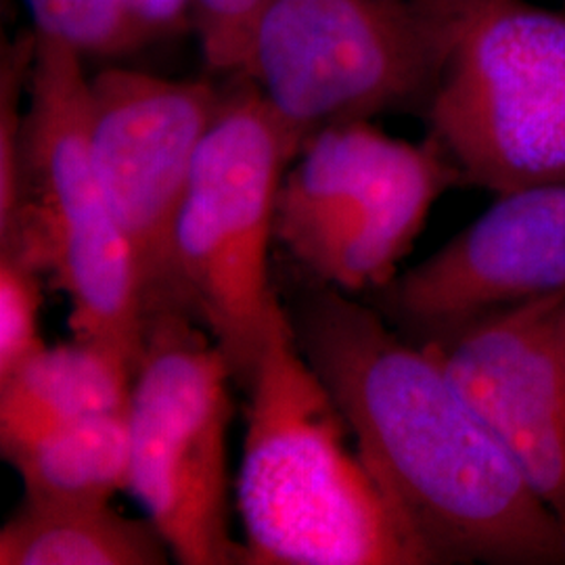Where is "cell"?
<instances>
[{
	"instance_id": "1",
	"label": "cell",
	"mask_w": 565,
	"mask_h": 565,
	"mask_svg": "<svg viewBox=\"0 0 565 565\" xmlns=\"http://www.w3.org/2000/svg\"><path fill=\"white\" fill-rule=\"evenodd\" d=\"M285 310L422 564H565L564 527L427 345L310 277Z\"/></svg>"
},
{
	"instance_id": "2",
	"label": "cell",
	"mask_w": 565,
	"mask_h": 565,
	"mask_svg": "<svg viewBox=\"0 0 565 565\" xmlns=\"http://www.w3.org/2000/svg\"><path fill=\"white\" fill-rule=\"evenodd\" d=\"M245 565H424L369 473L285 303L245 387Z\"/></svg>"
},
{
	"instance_id": "3",
	"label": "cell",
	"mask_w": 565,
	"mask_h": 565,
	"mask_svg": "<svg viewBox=\"0 0 565 565\" xmlns=\"http://www.w3.org/2000/svg\"><path fill=\"white\" fill-rule=\"evenodd\" d=\"M438 74L424 116L463 184L565 182V15L530 0H419Z\"/></svg>"
},
{
	"instance_id": "4",
	"label": "cell",
	"mask_w": 565,
	"mask_h": 565,
	"mask_svg": "<svg viewBox=\"0 0 565 565\" xmlns=\"http://www.w3.org/2000/svg\"><path fill=\"white\" fill-rule=\"evenodd\" d=\"M303 142L252 82L231 76L177 221L182 308L221 345L243 390L282 306L270 281V243L282 179Z\"/></svg>"
},
{
	"instance_id": "5",
	"label": "cell",
	"mask_w": 565,
	"mask_h": 565,
	"mask_svg": "<svg viewBox=\"0 0 565 565\" xmlns=\"http://www.w3.org/2000/svg\"><path fill=\"white\" fill-rule=\"evenodd\" d=\"M39 36L23 130V212L13 254L51 273L74 338L139 364L145 302L137 264L105 198L90 142L88 74L65 42Z\"/></svg>"
},
{
	"instance_id": "6",
	"label": "cell",
	"mask_w": 565,
	"mask_h": 565,
	"mask_svg": "<svg viewBox=\"0 0 565 565\" xmlns=\"http://www.w3.org/2000/svg\"><path fill=\"white\" fill-rule=\"evenodd\" d=\"M231 384V364L195 317L147 319L128 406V492L182 565H245L228 507Z\"/></svg>"
},
{
	"instance_id": "7",
	"label": "cell",
	"mask_w": 565,
	"mask_h": 565,
	"mask_svg": "<svg viewBox=\"0 0 565 565\" xmlns=\"http://www.w3.org/2000/svg\"><path fill=\"white\" fill-rule=\"evenodd\" d=\"M463 184L440 145L394 139L371 120L319 130L282 179L277 242L306 277L343 294L377 291L448 189Z\"/></svg>"
},
{
	"instance_id": "8",
	"label": "cell",
	"mask_w": 565,
	"mask_h": 565,
	"mask_svg": "<svg viewBox=\"0 0 565 565\" xmlns=\"http://www.w3.org/2000/svg\"><path fill=\"white\" fill-rule=\"evenodd\" d=\"M436 74L419 0H266L237 76L308 141L335 124L424 114Z\"/></svg>"
},
{
	"instance_id": "9",
	"label": "cell",
	"mask_w": 565,
	"mask_h": 565,
	"mask_svg": "<svg viewBox=\"0 0 565 565\" xmlns=\"http://www.w3.org/2000/svg\"><path fill=\"white\" fill-rule=\"evenodd\" d=\"M223 93L205 78L172 81L118 65L88 78L93 156L137 264L147 319L184 310L174 281V231Z\"/></svg>"
},
{
	"instance_id": "10",
	"label": "cell",
	"mask_w": 565,
	"mask_h": 565,
	"mask_svg": "<svg viewBox=\"0 0 565 565\" xmlns=\"http://www.w3.org/2000/svg\"><path fill=\"white\" fill-rule=\"evenodd\" d=\"M373 294L385 319L417 340L562 296L565 182L497 195L457 237Z\"/></svg>"
},
{
	"instance_id": "11",
	"label": "cell",
	"mask_w": 565,
	"mask_h": 565,
	"mask_svg": "<svg viewBox=\"0 0 565 565\" xmlns=\"http://www.w3.org/2000/svg\"><path fill=\"white\" fill-rule=\"evenodd\" d=\"M562 296L417 342L445 364L565 530V345L555 327Z\"/></svg>"
},
{
	"instance_id": "12",
	"label": "cell",
	"mask_w": 565,
	"mask_h": 565,
	"mask_svg": "<svg viewBox=\"0 0 565 565\" xmlns=\"http://www.w3.org/2000/svg\"><path fill=\"white\" fill-rule=\"evenodd\" d=\"M135 364L95 340L44 345L0 382V448L130 406Z\"/></svg>"
},
{
	"instance_id": "13",
	"label": "cell",
	"mask_w": 565,
	"mask_h": 565,
	"mask_svg": "<svg viewBox=\"0 0 565 565\" xmlns=\"http://www.w3.org/2000/svg\"><path fill=\"white\" fill-rule=\"evenodd\" d=\"M172 551L151 520L109 503L23 499L0 532L2 565H163Z\"/></svg>"
},
{
	"instance_id": "14",
	"label": "cell",
	"mask_w": 565,
	"mask_h": 565,
	"mask_svg": "<svg viewBox=\"0 0 565 565\" xmlns=\"http://www.w3.org/2000/svg\"><path fill=\"white\" fill-rule=\"evenodd\" d=\"M34 501L109 503L130 486L128 411L61 425L34 440L2 448Z\"/></svg>"
},
{
	"instance_id": "15",
	"label": "cell",
	"mask_w": 565,
	"mask_h": 565,
	"mask_svg": "<svg viewBox=\"0 0 565 565\" xmlns=\"http://www.w3.org/2000/svg\"><path fill=\"white\" fill-rule=\"evenodd\" d=\"M36 42L32 28L0 53V249L15 242L23 212V130Z\"/></svg>"
},
{
	"instance_id": "16",
	"label": "cell",
	"mask_w": 565,
	"mask_h": 565,
	"mask_svg": "<svg viewBox=\"0 0 565 565\" xmlns=\"http://www.w3.org/2000/svg\"><path fill=\"white\" fill-rule=\"evenodd\" d=\"M32 28L70 44L82 60H120L137 53L120 0H21Z\"/></svg>"
},
{
	"instance_id": "17",
	"label": "cell",
	"mask_w": 565,
	"mask_h": 565,
	"mask_svg": "<svg viewBox=\"0 0 565 565\" xmlns=\"http://www.w3.org/2000/svg\"><path fill=\"white\" fill-rule=\"evenodd\" d=\"M41 306V270L0 254V382L46 345L39 329Z\"/></svg>"
},
{
	"instance_id": "18",
	"label": "cell",
	"mask_w": 565,
	"mask_h": 565,
	"mask_svg": "<svg viewBox=\"0 0 565 565\" xmlns=\"http://www.w3.org/2000/svg\"><path fill=\"white\" fill-rule=\"evenodd\" d=\"M264 2L266 0H198L195 36L210 72L226 78L239 74L252 28Z\"/></svg>"
},
{
	"instance_id": "19",
	"label": "cell",
	"mask_w": 565,
	"mask_h": 565,
	"mask_svg": "<svg viewBox=\"0 0 565 565\" xmlns=\"http://www.w3.org/2000/svg\"><path fill=\"white\" fill-rule=\"evenodd\" d=\"M121 11L139 51L156 42L195 34L198 0H120Z\"/></svg>"
},
{
	"instance_id": "20",
	"label": "cell",
	"mask_w": 565,
	"mask_h": 565,
	"mask_svg": "<svg viewBox=\"0 0 565 565\" xmlns=\"http://www.w3.org/2000/svg\"><path fill=\"white\" fill-rule=\"evenodd\" d=\"M555 327H557V333H559V340L565 345V294L555 303Z\"/></svg>"
}]
</instances>
